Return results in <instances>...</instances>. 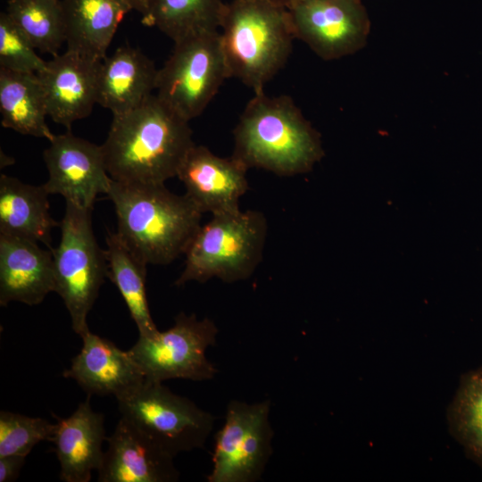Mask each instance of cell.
Instances as JSON below:
<instances>
[{
  "label": "cell",
  "instance_id": "obj_1",
  "mask_svg": "<svg viewBox=\"0 0 482 482\" xmlns=\"http://www.w3.org/2000/svg\"><path fill=\"white\" fill-rule=\"evenodd\" d=\"M194 145L189 121L153 94L138 107L112 115L102 148L112 179L164 184L177 177Z\"/></svg>",
  "mask_w": 482,
  "mask_h": 482
},
{
  "label": "cell",
  "instance_id": "obj_2",
  "mask_svg": "<svg viewBox=\"0 0 482 482\" xmlns=\"http://www.w3.org/2000/svg\"><path fill=\"white\" fill-rule=\"evenodd\" d=\"M232 156L248 169L294 176L312 170L324 151L320 133L290 96L262 90L254 93L240 115Z\"/></svg>",
  "mask_w": 482,
  "mask_h": 482
},
{
  "label": "cell",
  "instance_id": "obj_3",
  "mask_svg": "<svg viewBox=\"0 0 482 482\" xmlns=\"http://www.w3.org/2000/svg\"><path fill=\"white\" fill-rule=\"evenodd\" d=\"M117 216V233L147 264H168L186 253L203 213L186 195L164 184L112 179L106 195Z\"/></svg>",
  "mask_w": 482,
  "mask_h": 482
},
{
  "label": "cell",
  "instance_id": "obj_4",
  "mask_svg": "<svg viewBox=\"0 0 482 482\" xmlns=\"http://www.w3.org/2000/svg\"><path fill=\"white\" fill-rule=\"evenodd\" d=\"M219 34L229 78L254 93L285 66L295 39L287 8L270 0L227 3Z\"/></svg>",
  "mask_w": 482,
  "mask_h": 482
},
{
  "label": "cell",
  "instance_id": "obj_5",
  "mask_svg": "<svg viewBox=\"0 0 482 482\" xmlns=\"http://www.w3.org/2000/svg\"><path fill=\"white\" fill-rule=\"evenodd\" d=\"M268 224L258 211L241 210L212 215L201 225L185 255L176 286L217 278L227 283L252 276L262 258Z\"/></svg>",
  "mask_w": 482,
  "mask_h": 482
},
{
  "label": "cell",
  "instance_id": "obj_6",
  "mask_svg": "<svg viewBox=\"0 0 482 482\" xmlns=\"http://www.w3.org/2000/svg\"><path fill=\"white\" fill-rule=\"evenodd\" d=\"M92 210L66 202L60 223L61 237L53 249L55 293L71 316L72 329L80 337L89 328L87 315L107 278V261L94 235Z\"/></svg>",
  "mask_w": 482,
  "mask_h": 482
},
{
  "label": "cell",
  "instance_id": "obj_7",
  "mask_svg": "<svg viewBox=\"0 0 482 482\" xmlns=\"http://www.w3.org/2000/svg\"><path fill=\"white\" fill-rule=\"evenodd\" d=\"M228 78L219 31L194 34L174 42L158 69L155 95L190 121L203 113Z\"/></svg>",
  "mask_w": 482,
  "mask_h": 482
},
{
  "label": "cell",
  "instance_id": "obj_8",
  "mask_svg": "<svg viewBox=\"0 0 482 482\" xmlns=\"http://www.w3.org/2000/svg\"><path fill=\"white\" fill-rule=\"evenodd\" d=\"M116 400L120 417L174 457L182 452L203 448L214 427L215 417L212 413L173 393L162 382L145 379Z\"/></svg>",
  "mask_w": 482,
  "mask_h": 482
},
{
  "label": "cell",
  "instance_id": "obj_9",
  "mask_svg": "<svg viewBox=\"0 0 482 482\" xmlns=\"http://www.w3.org/2000/svg\"><path fill=\"white\" fill-rule=\"evenodd\" d=\"M218 333L212 320L180 312L171 328L151 337L139 336L129 352L147 380H210L218 370L206 351L215 345Z\"/></svg>",
  "mask_w": 482,
  "mask_h": 482
},
{
  "label": "cell",
  "instance_id": "obj_10",
  "mask_svg": "<svg viewBox=\"0 0 482 482\" xmlns=\"http://www.w3.org/2000/svg\"><path fill=\"white\" fill-rule=\"evenodd\" d=\"M270 401H230L225 422L215 435L209 482H256L272 455Z\"/></svg>",
  "mask_w": 482,
  "mask_h": 482
},
{
  "label": "cell",
  "instance_id": "obj_11",
  "mask_svg": "<svg viewBox=\"0 0 482 482\" xmlns=\"http://www.w3.org/2000/svg\"><path fill=\"white\" fill-rule=\"evenodd\" d=\"M287 11L295 37L324 60L353 54L367 42L370 21L362 0H295Z\"/></svg>",
  "mask_w": 482,
  "mask_h": 482
},
{
  "label": "cell",
  "instance_id": "obj_12",
  "mask_svg": "<svg viewBox=\"0 0 482 482\" xmlns=\"http://www.w3.org/2000/svg\"><path fill=\"white\" fill-rule=\"evenodd\" d=\"M43 157L48 171L44 184L51 194L66 202L92 210L96 197L108 194L112 178L102 145L74 136L71 130L55 135Z\"/></svg>",
  "mask_w": 482,
  "mask_h": 482
},
{
  "label": "cell",
  "instance_id": "obj_13",
  "mask_svg": "<svg viewBox=\"0 0 482 482\" xmlns=\"http://www.w3.org/2000/svg\"><path fill=\"white\" fill-rule=\"evenodd\" d=\"M248 170L232 155L220 157L204 145H194L177 178L198 210L214 215L240 210L239 200L248 189Z\"/></svg>",
  "mask_w": 482,
  "mask_h": 482
},
{
  "label": "cell",
  "instance_id": "obj_14",
  "mask_svg": "<svg viewBox=\"0 0 482 482\" xmlns=\"http://www.w3.org/2000/svg\"><path fill=\"white\" fill-rule=\"evenodd\" d=\"M97 470L99 482H174L179 472L174 456L155 440L120 417L106 438Z\"/></svg>",
  "mask_w": 482,
  "mask_h": 482
},
{
  "label": "cell",
  "instance_id": "obj_15",
  "mask_svg": "<svg viewBox=\"0 0 482 482\" xmlns=\"http://www.w3.org/2000/svg\"><path fill=\"white\" fill-rule=\"evenodd\" d=\"M100 62L69 50L47 61L37 76L52 120L70 129L91 113L97 104Z\"/></svg>",
  "mask_w": 482,
  "mask_h": 482
},
{
  "label": "cell",
  "instance_id": "obj_16",
  "mask_svg": "<svg viewBox=\"0 0 482 482\" xmlns=\"http://www.w3.org/2000/svg\"><path fill=\"white\" fill-rule=\"evenodd\" d=\"M81 338L80 352L62 376L76 381L87 395H112L117 399L145 381L144 374L129 350H121L90 330Z\"/></svg>",
  "mask_w": 482,
  "mask_h": 482
},
{
  "label": "cell",
  "instance_id": "obj_17",
  "mask_svg": "<svg viewBox=\"0 0 482 482\" xmlns=\"http://www.w3.org/2000/svg\"><path fill=\"white\" fill-rule=\"evenodd\" d=\"M55 291L53 253L37 242L0 234V305H37Z\"/></svg>",
  "mask_w": 482,
  "mask_h": 482
},
{
  "label": "cell",
  "instance_id": "obj_18",
  "mask_svg": "<svg viewBox=\"0 0 482 482\" xmlns=\"http://www.w3.org/2000/svg\"><path fill=\"white\" fill-rule=\"evenodd\" d=\"M104 418L90 404V395L68 418H57L51 442L64 482H89L98 470L106 440Z\"/></svg>",
  "mask_w": 482,
  "mask_h": 482
},
{
  "label": "cell",
  "instance_id": "obj_19",
  "mask_svg": "<svg viewBox=\"0 0 482 482\" xmlns=\"http://www.w3.org/2000/svg\"><path fill=\"white\" fill-rule=\"evenodd\" d=\"M158 69L141 50L123 46L99 64L97 104L114 114L141 105L156 88Z\"/></svg>",
  "mask_w": 482,
  "mask_h": 482
},
{
  "label": "cell",
  "instance_id": "obj_20",
  "mask_svg": "<svg viewBox=\"0 0 482 482\" xmlns=\"http://www.w3.org/2000/svg\"><path fill=\"white\" fill-rule=\"evenodd\" d=\"M67 50L96 61L106 51L124 16L132 11L124 0H61Z\"/></svg>",
  "mask_w": 482,
  "mask_h": 482
},
{
  "label": "cell",
  "instance_id": "obj_21",
  "mask_svg": "<svg viewBox=\"0 0 482 482\" xmlns=\"http://www.w3.org/2000/svg\"><path fill=\"white\" fill-rule=\"evenodd\" d=\"M48 195L44 184L34 186L2 174L0 234L42 243L51 249L52 229L60 224L51 216Z\"/></svg>",
  "mask_w": 482,
  "mask_h": 482
},
{
  "label": "cell",
  "instance_id": "obj_22",
  "mask_svg": "<svg viewBox=\"0 0 482 482\" xmlns=\"http://www.w3.org/2000/svg\"><path fill=\"white\" fill-rule=\"evenodd\" d=\"M0 113L4 128L49 141L55 136L46 121L45 96L36 73L0 69Z\"/></svg>",
  "mask_w": 482,
  "mask_h": 482
},
{
  "label": "cell",
  "instance_id": "obj_23",
  "mask_svg": "<svg viewBox=\"0 0 482 482\" xmlns=\"http://www.w3.org/2000/svg\"><path fill=\"white\" fill-rule=\"evenodd\" d=\"M107 278L121 295L139 336L151 337L157 328L149 310L145 280L146 266L116 232L106 237Z\"/></svg>",
  "mask_w": 482,
  "mask_h": 482
},
{
  "label": "cell",
  "instance_id": "obj_24",
  "mask_svg": "<svg viewBox=\"0 0 482 482\" xmlns=\"http://www.w3.org/2000/svg\"><path fill=\"white\" fill-rule=\"evenodd\" d=\"M226 5L223 0H152L142 22L175 42L194 34L219 31Z\"/></svg>",
  "mask_w": 482,
  "mask_h": 482
},
{
  "label": "cell",
  "instance_id": "obj_25",
  "mask_svg": "<svg viewBox=\"0 0 482 482\" xmlns=\"http://www.w3.org/2000/svg\"><path fill=\"white\" fill-rule=\"evenodd\" d=\"M446 418L451 436L482 469V366L462 374Z\"/></svg>",
  "mask_w": 482,
  "mask_h": 482
},
{
  "label": "cell",
  "instance_id": "obj_26",
  "mask_svg": "<svg viewBox=\"0 0 482 482\" xmlns=\"http://www.w3.org/2000/svg\"><path fill=\"white\" fill-rule=\"evenodd\" d=\"M5 12L36 49L58 54L65 43L61 0H8Z\"/></svg>",
  "mask_w": 482,
  "mask_h": 482
},
{
  "label": "cell",
  "instance_id": "obj_27",
  "mask_svg": "<svg viewBox=\"0 0 482 482\" xmlns=\"http://www.w3.org/2000/svg\"><path fill=\"white\" fill-rule=\"evenodd\" d=\"M55 423L42 418L26 416L7 411L0 412V457L25 456L36 445L51 441Z\"/></svg>",
  "mask_w": 482,
  "mask_h": 482
},
{
  "label": "cell",
  "instance_id": "obj_28",
  "mask_svg": "<svg viewBox=\"0 0 482 482\" xmlns=\"http://www.w3.org/2000/svg\"><path fill=\"white\" fill-rule=\"evenodd\" d=\"M25 34L6 12L0 13V69L15 72L39 73L46 66Z\"/></svg>",
  "mask_w": 482,
  "mask_h": 482
},
{
  "label": "cell",
  "instance_id": "obj_29",
  "mask_svg": "<svg viewBox=\"0 0 482 482\" xmlns=\"http://www.w3.org/2000/svg\"><path fill=\"white\" fill-rule=\"evenodd\" d=\"M26 461L25 456L8 455L0 457V482L15 481Z\"/></svg>",
  "mask_w": 482,
  "mask_h": 482
},
{
  "label": "cell",
  "instance_id": "obj_30",
  "mask_svg": "<svg viewBox=\"0 0 482 482\" xmlns=\"http://www.w3.org/2000/svg\"><path fill=\"white\" fill-rule=\"evenodd\" d=\"M131 8V10L137 11L144 15L152 0H124Z\"/></svg>",
  "mask_w": 482,
  "mask_h": 482
},
{
  "label": "cell",
  "instance_id": "obj_31",
  "mask_svg": "<svg viewBox=\"0 0 482 482\" xmlns=\"http://www.w3.org/2000/svg\"><path fill=\"white\" fill-rule=\"evenodd\" d=\"M270 1L287 8L295 0H270Z\"/></svg>",
  "mask_w": 482,
  "mask_h": 482
}]
</instances>
